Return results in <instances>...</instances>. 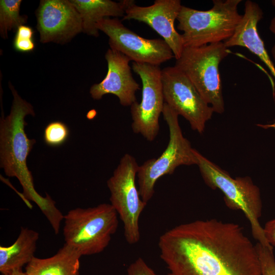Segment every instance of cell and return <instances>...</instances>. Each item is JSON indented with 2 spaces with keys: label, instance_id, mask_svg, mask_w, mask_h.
Returning a JSON list of instances; mask_svg holds the SVG:
<instances>
[{
  "label": "cell",
  "instance_id": "cell-1",
  "mask_svg": "<svg viewBox=\"0 0 275 275\" xmlns=\"http://www.w3.org/2000/svg\"><path fill=\"white\" fill-rule=\"evenodd\" d=\"M158 247L170 275H262L255 245L235 223L182 224L162 234Z\"/></svg>",
  "mask_w": 275,
  "mask_h": 275
},
{
  "label": "cell",
  "instance_id": "cell-2",
  "mask_svg": "<svg viewBox=\"0 0 275 275\" xmlns=\"http://www.w3.org/2000/svg\"><path fill=\"white\" fill-rule=\"evenodd\" d=\"M9 86L13 100L10 114L5 118L2 113L1 118V167L6 175L18 179L28 205L29 200L35 202L57 234L64 215L48 194L43 197L35 190L32 173L26 164L28 156L36 141L28 138L24 131L27 124L24 118L28 115L34 116L35 112L32 105L19 96L11 82Z\"/></svg>",
  "mask_w": 275,
  "mask_h": 275
},
{
  "label": "cell",
  "instance_id": "cell-3",
  "mask_svg": "<svg viewBox=\"0 0 275 275\" xmlns=\"http://www.w3.org/2000/svg\"><path fill=\"white\" fill-rule=\"evenodd\" d=\"M197 164L205 183L213 189L220 190L226 206L243 212L251 227L253 237L261 243L273 248L266 239L259 219L262 215V203L259 187L249 177L233 178L195 149Z\"/></svg>",
  "mask_w": 275,
  "mask_h": 275
},
{
  "label": "cell",
  "instance_id": "cell-4",
  "mask_svg": "<svg viewBox=\"0 0 275 275\" xmlns=\"http://www.w3.org/2000/svg\"><path fill=\"white\" fill-rule=\"evenodd\" d=\"M241 0H213L212 8L201 11L182 5L177 18L184 48L223 42L230 38L242 19Z\"/></svg>",
  "mask_w": 275,
  "mask_h": 275
},
{
  "label": "cell",
  "instance_id": "cell-5",
  "mask_svg": "<svg viewBox=\"0 0 275 275\" xmlns=\"http://www.w3.org/2000/svg\"><path fill=\"white\" fill-rule=\"evenodd\" d=\"M66 244L81 256L97 254L108 246L118 229V213L111 204L88 208H77L64 215Z\"/></svg>",
  "mask_w": 275,
  "mask_h": 275
},
{
  "label": "cell",
  "instance_id": "cell-6",
  "mask_svg": "<svg viewBox=\"0 0 275 275\" xmlns=\"http://www.w3.org/2000/svg\"><path fill=\"white\" fill-rule=\"evenodd\" d=\"M229 53L224 42L185 47L175 65L188 77L214 112L218 114L225 111L219 65Z\"/></svg>",
  "mask_w": 275,
  "mask_h": 275
},
{
  "label": "cell",
  "instance_id": "cell-7",
  "mask_svg": "<svg viewBox=\"0 0 275 275\" xmlns=\"http://www.w3.org/2000/svg\"><path fill=\"white\" fill-rule=\"evenodd\" d=\"M162 114L169 130L167 147L159 157L139 166L136 176L140 196L146 204L153 197L155 184L160 178L173 174L180 166L197 164L195 149L182 134L179 115L165 102Z\"/></svg>",
  "mask_w": 275,
  "mask_h": 275
},
{
  "label": "cell",
  "instance_id": "cell-8",
  "mask_svg": "<svg viewBox=\"0 0 275 275\" xmlns=\"http://www.w3.org/2000/svg\"><path fill=\"white\" fill-rule=\"evenodd\" d=\"M139 167L135 158L125 154L107 182L111 204L123 222L124 237L130 244L140 240L139 219L147 204L142 200L136 186Z\"/></svg>",
  "mask_w": 275,
  "mask_h": 275
},
{
  "label": "cell",
  "instance_id": "cell-9",
  "mask_svg": "<svg viewBox=\"0 0 275 275\" xmlns=\"http://www.w3.org/2000/svg\"><path fill=\"white\" fill-rule=\"evenodd\" d=\"M132 69L142 82L141 101L130 106L132 129L152 142L158 133L159 118L164 103L161 69L159 66L134 62Z\"/></svg>",
  "mask_w": 275,
  "mask_h": 275
},
{
  "label": "cell",
  "instance_id": "cell-10",
  "mask_svg": "<svg viewBox=\"0 0 275 275\" xmlns=\"http://www.w3.org/2000/svg\"><path fill=\"white\" fill-rule=\"evenodd\" d=\"M164 102L183 116L191 129L202 133L214 111L202 97L188 77L174 66L161 70Z\"/></svg>",
  "mask_w": 275,
  "mask_h": 275
},
{
  "label": "cell",
  "instance_id": "cell-11",
  "mask_svg": "<svg viewBox=\"0 0 275 275\" xmlns=\"http://www.w3.org/2000/svg\"><path fill=\"white\" fill-rule=\"evenodd\" d=\"M97 29L108 37L110 48L120 52L134 62L159 66L174 58L163 39H146L126 28L117 18H104Z\"/></svg>",
  "mask_w": 275,
  "mask_h": 275
},
{
  "label": "cell",
  "instance_id": "cell-12",
  "mask_svg": "<svg viewBox=\"0 0 275 275\" xmlns=\"http://www.w3.org/2000/svg\"><path fill=\"white\" fill-rule=\"evenodd\" d=\"M36 15L42 43L65 44L82 32L80 16L70 0H41Z\"/></svg>",
  "mask_w": 275,
  "mask_h": 275
},
{
  "label": "cell",
  "instance_id": "cell-13",
  "mask_svg": "<svg viewBox=\"0 0 275 275\" xmlns=\"http://www.w3.org/2000/svg\"><path fill=\"white\" fill-rule=\"evenodd\" d=\"M123 20H135L148 24L157 32L171 48L176 60L184 49L181 34L175 28L182 5L180 0H155L153 5L140 6L134 1L126 0Z\"/></svg>",
  "mask_w": 275,
  "mask_h": 275
},
{
  "label": "cell",
  "instance_id": "cell-14",
  "mask_svg": "<svg viewBox=\"0 0 275 275\" xmlns=\"http://www.w3.org/2000/svg\"><path fill=\"white\" fill-rule=\"evenodd\" d=\"M107 64L105 77L98 84L92 85L90 90L91 97L100 100L107 94L116 96L121 105L131 106L136 101L135 92L140 85L132 76L129 58L117 50L109 48L105 54Z\"/></svg>",
  "mask_w": 275,
  "mask_h": 275
},
{
  "label": "cell",
  "instance_id": "cell-15",
  "mask_svg": "<svg viewBox=\"0 0 275 275\" xmlns=\"http://www.w3.org/2000/svg\"><path fill=\"white\" fill-rule=\"evenodd\" d=\"M263 13L259 5L248 0L244 4V13L233 35L224 42L227 48L244 47L257 56L269 69L275 78V66L268 54L257 29Z\"/></svg>",
  "mask_w": 275,
  "mask_h": 275
},
{
  "label": "cell",
  "instance_id": "cell-16",
  "mask_svg": "<svg viewBox=\"0 0 275 275\" xmlns=\"http://www.w3.org/2000/svg\"><path fill=\"white\" fill-rule=\"evenodd\" d=\"M82 256L65 243L53 256L47 258L34 257L26 265V275H79Z\"/></svg>",
  "mask_w": 275,
  "mask_h": 275
},
{
  "label": "cell",
  "instance_id": "cell-17",
  "mask_svg": "<svg viewBox=\"0 0 275 275\" xmlns=\"http://www.w3.org/2000/svg\"><path fill=\"white\" fill-rule=\"evenodd\" d=\"M79 13L82 24V32L97 37L99 30L98 22L110 17H124L126 0L116 2L111 0H70Z\"/></svg>",
  "mask_w": 275,
  "mask_h": 275
},
{
  "label": "cell",
  "instance_id": "cell-18",
  "mask_svg": "<svg viewBox=\"0 0 275 275\" xmlns=\"http://www.w3.org/2000/svg\"><path fill=\"white\" fill-rule=\"evenodd\" d=\"M38 232L28 228H21L16 241L8 246H0V272L2 274L21 270L35 257Z\"/></svg>",
  "mask_w": 275,
  "mask_h": 275
},
{
  "label": "cell",
  "instance_id": "cell-19",
  "mask_svg": "<svg viewBox=\"0 0 275 275\" xmlns=\"http://www.w3.org/2000/svg\"><path fill=\"white\" fill-rule=\"evenodd\" d=\"M21 0L0 1V34L4 39H8V32L27 22L26 15L20 14Z\"/></svg>",
  "mask_w": 275,
  "mask_h": 275
},
{
  "label": "cell",
  "instance_id": "cell-20",
  "mask_svg": "<svg viewBox=\"0 0 275 275\" xmlns=\"http://www.w3.org/2000/svg\"><path fill=\"white\" fill-rule=\"evenodd\" d=\"M69 130L67 126L61 121H53L49 123L44 129V140L50 146H59L67 140Z\"/></svg>",
  "mask_w": 275,
  "mask_h": 275
},
{
  "label": "cell",
  "instance_id": "cell-21",
  "mask_svg": "<svg viewBox=\"0 0 275 275\" xmlns=\"http://www.w3.org/2000/svg\"><path fill=\"white\" fill-rule=\"evenodd\" d=\"M34 31L30 26L22 25L16 32L13 41L14 49L19 52H29L33 51L35 45L33 40Z\"/></svg>",
  "mask_w": 275,
  "mask_h": 275
},
{
  "label": "cell",
  "instance_id": "cell-22",
  "mask_svg": "<svg viewBox=\"0 0 275 275\" xmlns=\"http://www.w3.org/2000/svg\"><path fill=\"white\" fill-rule=\"evenodd\" d=\"M262 275H275V258L273 248L257 242L255 244Z\"/></svg>",
  "mask_w": 275,
  "mask_h": 275
},
{
  "label": "cell",
  "instance_id": "cell-23",
  "mask_svg": "<svg viewBox=\"0 0 275 275\" xmlns=\"http://www.w3.org/2000/svg\"><path fill=\"white\" fill-rule=\"evenodd\" d=\"M127 275H159L141 257L130 264L127 268Z\"/></svg>",
  "mask_w": 275,
  "mask_h": 275
},
{
  "label": "cell",
  "instance_id": "cell-24",
  "mask_svg": "<svg viewBox=\"0 0 275 275\" xmlns=\"http://www.w3.org/2000/svg\"><path fill=\"white\" fill-rule=\"evenodd\" d=\"M263 230L268 243L272 246H275V218L265 224Z\"/></svg>",
  "mask_w": 275,
  "mask_h": 275
},
{
  "label": "cell",
  "instance_id": "cell-25",
  "mask_svg": "<svg viewBox=\"0 0 275 275\" xmlns=\"http://www.w3.org/2000/svg\"><path fill=\"white\" fill-rule=\"evenodd\" d=\"M1 275H26L25 272H23L22 270H16L9 273L2 274Z\"/></svg>",
  "mask_w": 275,
  "mask_h": 275
},
{
  "label": "cell",
  "instance_id": "cell-26",
  "mask_svg": "<svg viewBox=\"0 0 275 275\" xmlns=\"http://www.w3.org/2000/svg\"><path fill=\"white\" fill-rule=\"evenodd\" d=\"M270 31L275 35V16L272 18L269 25Z\"/></svg>",
  "mask_w": 275,
  "mask_h": 275
},
{
  "label": "cell",
  "instance_id": "cell-27",
  "mask_svg": "<svg viewBox=\"0 0 275 275\" xmlns=\"http://www.w3.org/2000/svg\"><path fill=\"white\" fill-rule=\"evenodd\" d=\"M260 127H262L263 128H273L275 129V122L272 124H268V125H259Z\"/></svg>",
  "mask_w": 275,
  "mask_h": 275
},
{
  "label": "cell",
  "instance_id": "cell-28",
  "mask_svg": "<svg viewBox=\"0 0 275 275\" xmlns=\"http://www.w3.org/2000/svg\"><path fill=\"white\" fill-rule=\"evenodd\" d=\"M271 53L273 59V60L275 62V43L271 48Z\"/></svg>",
  "mask_w": 275,
  "mask_h": 275
},
{
  "label": "cell",
  "instance_id": "cell-29",
  "mask_svg": "<svg viewBox=\"0 0 275 275\" xmlns=\"http://www.w3.org/2000/svg\"><path fill=\"white\" fill-rule=\"evenodd\" d=\"M271 4L275 7V0H272L271 1Z\"/></svg>",
  "mask_w": 275,
  "mask_h": 275
}]
</instances>
